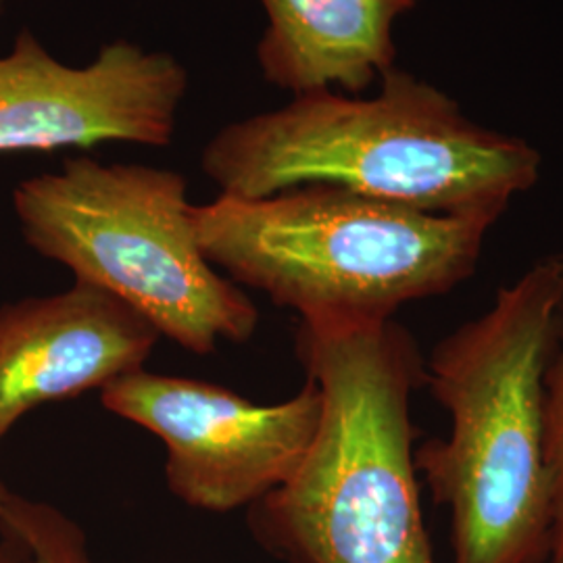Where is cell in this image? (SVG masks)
Returning a JSON list of instances; mask_svg holds the SVG:
<instances>
[{"instance_id":"obj_1","label":"cell","mask_w":563,"mask_h":563,"mask_svg":"<svg viewBox=\"0 0 563 563\" xmlns=\"http://www.w3.org/2000/svg\"><path fill=\"white\" fill-rule=\"evenodd\" d=\"M541 163L532 144L467 120L443 90L393 67L372 99L316 90L225 125L205 146L201 169L222 195L242 199L330 184L499 222L539 181Z\"/></svg>"},{"instance_id":"obj_2","label":"cell","mask_w":563,"mask_h":563,"mask_svg":"<svg viewBox=\"0 0 563 563\" xmlns=\"http://www.w3.org/2000/svg\"><path fill=\"white\" fill-rule=\"evenodd\" d=\"M563 305V251L532 263L490 307L423 360V386L449 413L446 439L416 467L451 516L453 563H541L553 522L544 462V374Z\"/></svg>"},{"instance_id":"obj_3","label":"cell","mask_w":563,"mask_h":563,"mask_svg":"<svg viewBox=\"0 0 563 563\" xmlns=\"http://www.w3.org/2000/svg\"><path fill=\"white\" fill-rule=\"evenodd\" d=\"M297 357L322 395L299 470L249 507L260 543L290 563H437L416 467V339L395 320L307 323Z\"/></svg>"},{"instance_id":"obj_4","label":"cell","mask_w":563,"mask_h":563,"mask_svg":"<svg viewBox=\"0 0 563 563\" xmlns=\"http://www.w3.org/2000/svg\"><path fill=\"white\" fill-rule=\"evenodd\" d=\"M202 253L223 276L307 323L388 322L467 280L495 220L441 216L330 184L192 205Z\"/></svg>"},{"instance_id":"obj_5","label":"cell","mask_w":563,"mask_h":563,"mask_svg":"<svg viewBox=\"0 0 563 563\" xmlns=\"http://www.w3.org/2000/svg\"><path fill=\"white\" fill-rule=\"evenodd\" d=\"M13 209L27 246L184 351L211 355L222 341L253 339L260 309L205 257L178 172L74 157L20 181Z\"/></svg>"},{"instance_id":"obj_6","label":"cell","mask_w":563,"mask_h":563,"mask_svg":"<svg viewBox=\"0 0 563 563\" xmlns=\"http://www.w3.org/2000/svg\"><path fill=\"white\" fill-rule=\"evenodd\" d=\"M101 402L165 444L169 493L211 514L253 507L288 483L322 418V395L309 378L295 397L262 405L220 384L142 367L107 384Z\"/></svg>"},{"instance_id":"obj_7","label":"cell","mask_w":563,"mask_h":563,"mask_svg":"<svg viewBox=\"0 0 563 563\" xmlns=\"http://www.w3.org/2000/svg\"><path fill=\"white\" fill-rule=\"evenodd\" d=\"M188 74L165 51L130 41L104 44L74 67L30 30L0 57V153L92 148L102 142L167 146L174 141Z\"/></svg>"},{"instance_id":"obj_8","label":"cell","mask_w":563,"mask_h":563,"mask_svg":"<svg viewBox=\"0 0 563 563\" xmlns=\"http://www.w3.org/2000/svg\"><path fill=\"white\" fill-rule=\"evenodd\" d=\"M159 332L95 286L0 305V443L23 416L139 372Z\"/></svg>"},{"instance_id":"obj_9","label":"cell","mask_w":563,"mask_h":563,"mask_svg":"<svg viewBox=\"0 0 563 563\" xmlns=\"http://www.w3.org/2000/svg\"><path fill=\"white\" fill-rule=\"evenodd\" d=\"M420 0H262L257 60L267 84L307 95H360L395 67V23Z\"/></svg>"},{"instance_id":"obj_10","label":"cell","mask_w":563,"mask_h":563,"mask_svg":"<svg viewBox=\"0 0 563 563\" xmlns=\"http://www.w3.org/2000/svg\"><path fill=\"white\" fill-rule=\"evenodd\" d=\"M0 530L11 532L27 551V563H99L80 523L55 505L4 486Z\"/></svg>"},{"instance_id":"obj_11","label":"cell","mask_w":563,"mask_h":563,"mask_svg":"<svg viewBox=\"0 0 563 563\" xmlns=\"http://www.w3.org/2000/svg\"><path fill=\"white\" fill-rule=\"evenodd\" d=\"M544 462L553 504L547 560L563 563V305L553 355L544 374Z\"/></svg>"},{"instance_id":"obj_12","label":"cell","mask_w":563,"mask_h":563,"mask_svg":"<svg viewBox=\"0 0 563 563\" xmlns=\"http://www.w3.org/2000/svg\"><path fill=\"white\" fill-rule=\"evenodd\" d=\"M0 563H27L25 547L7 530H0Z\"/></svg>"},{"instance_id":"obj_13","label":"cell","mask_w":563,"mask_h":563,"mask_svg":"<svg viewBox=\"0 0 563 563\" xmlns=\"http://www.w3.org/2000/svg\"><path fill=\"white\" fill-rule=\"evenodd\" d=\"M2 490H4V484L0 483V497H2Z\"/></svg>"},{"instance_id":"obj_14","label":"cell","mask_w":563,"mask_h":563,"mask_svg":"<svg viewBox=\"0 0 563 563\" xmlns=\"http://www.w3.org/2000/svg\"><path fill=\"white\" fill-rule=\"evenodd\" d=\"M541 563H553V562H549V560H544V562H541Z\"/></svg>"},{"instance_id":"obj_15","label":"cell","mask_w":563,"mask_h":563,"mask_svg":"<svg viewBox=\"0 0 563 563\" xmlns=\"http://www.w3.org/2000/svg\"><path fill=\"white\" fill-rule=\"evenodd\" d=\"M0 2H2V0H0Z\"/></svg>"}]
</instances>
